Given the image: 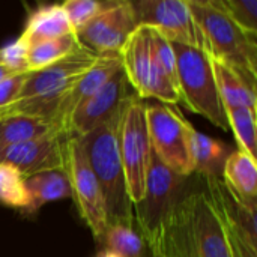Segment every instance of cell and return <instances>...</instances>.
Masks as SVG:
<instances>
[{
    "label": "cell",
    "instance_id": "1",
    "mask_svg": "<svg viewBox=\"0 0 257 257\" xmlns=\"http://www.w3.org/2000/svg\"><path fill=\"white\" fill-rule=\"evenodd\" d=\"M161 257H233L226 224L205 187L188 190L179 202Z\"/></svg>",
    "mask_w": 257,
    "mask_h": 257
},
{
    "label": "cell",
    "instance_id": "2",
    "mask_svg": "<svg viewBox=\"0 0 257 257\" xmlns=\"http://www.w3.org/2000/svg\"><path fill=\"white\" fill-rule=\"evenodd\" d=\"M120 110L93 131L80 137L87 163L101 188L108 224H134L133 203L128 196L125 173L117 146Z\"/></svg>",
    "mask_w": 257,
    "mask_h": 257
},
{
    "label": "cell",
    "instance_id": "3",
    "mask_svg": "<svg viewBox=\"0 0 257 257\" xmlns=\"http://www.w3.org/2000/svg\"><path fill=\"white\" fill-rule=\"evenodd\" d=\"M187 179L169 170L152 152L143 199L133 206L134 224L152 257H161L167 229L188 191Z\"/></svg>",
    "mask_w": 257,
    "mask_h": 257
},
{
    "label": "cell",
    "instance_id": "4",
    "mask_svg": "<svg viewBox=\"0 0 257 257\" xmlns=\"http://www.w3.org/2000/svg\"><path fill=\"white\" fill-rule=\"evenodd\" d=\"M96 59L95 53L80 47L68 57L41 71L29 72L17 101L3 108L5 113L39 116L51 122L60 99L90 69Z\"/></svg>",
    "mask_w": 257,
    "mask_h": 257
},
{
    "label": "cell",
    "instance_id": "5",
    "mask_svg": "<svg viewBox=\"0 0 257 257\" xmlns=\"http://www.w3.org/2000/svg\"><path fill=\"white\" fill-rule=\"evenodd\" d=\"M203 39V51L253 78H257V41L238 27L214 0H188Z\"/></svg>",
    "mask_w": 257,
    "mask_h": 257
},
{
    "label": "cell",
    "instance_id": "6",
    "mask_svg": "<svg viewBox=\"0 0 257 257\" xmlns=\"http://www.w3.org/2000/svg\"><path fill=\"white\" fill-rule=\"evenodd\" d=\"M117 146L133 206L143 199L151 167L152 146L146 122V101L131 93L122 104L117 123Z\"/></svg>",
    "mask_w": 257,
    "mask_h": 257
},
{
    "label": "cell",
    "instance_id": "7",
    "mask_svg": "<svg viewBox=\"0 0 257 257\" xmlns=\"http://www.w3.org/2000/svg\"><path fill=\"white\" fill-rule=\"evenodd\" d=\"M173 48L178 60L179 102L215 126L229 130L208 54L199 48L178 44H173Z\"/></svg>",
    "mask_w": 257,
    "mask_h": 257
},
{
    "label": "cell",
    "instance_id": "8",
    "mask_svg": "<svg viewBox=\"0 0 257 257\" xmlns=\"http://www.w3.org/2000/svg\"><path fill=\"white\" fill-rule=\"evenodd\" d=\"M71 185L74 199L81 218L90 229L98 242H102L108 227L104 197L98 181L87 163L80 137L65 136L63 140V169Z\"/></svg>",
    "mask_w": 257,
    "mask_h": 257
},
{
    "label": "cell",
    "instance_id": "9",
    "mask_svg": "<svg viewBox=\"0 0 257 257\" xmlns=\"http://www.w3.org/2000/svg\"><path fill=\"white\" fill-rule=\"evenodd\" d=\"M146 122L152 152L172 172L181 176L194 173L185 122L173 107L161 102H146Z\"/></svg>",
    "mask_w": 257,
    "mask_h": 257
},
{
    "label": "cell",
    "instance_id": "10",
    "mask_svg": "<svg viewBox=\"0 0 257 257\" xmlns=\"http://www.w3.org/2000/svg\"><path fill=\"white\" fill-rule=\"evenodd\" d=\"M133 6L139 26L157 32L172 44L203 51V39L188 0H143L133 2Z\"/></svg>",
    "mask_w": 257,
    "mask_h": 257
},
{
    "label": "cell",
    "instance_id": "11",
    "mask_svg": "<svg viewBox=\"0 0 257 257\" xmlns=\"http://www.w3.org/2000/svg\"><path fill=\"white\" fill-rule=\"evenodd\" d=\"M137 26L133 2H110V5L75 36L81 47L96 56L119 53Z\"/></svg>",
    "mask_w": 257,
    "mask_h": 257
},
{
    "label": "cell",
    "instance_id": "12",
    "mask_svg": "<svg viewBox=\"0 0 257 257\" xmlns=\"http://www.w3.org/2000/svg\"><path fill=\"white\" fill-rule=\"evenodd\" d=\"M130 95V84L120 68L99 90L75 108L63 128V136L83 137L93 131L111 119Z\"/></svg>",
    "mask_w": 257,
    "mask_h": 257
},
{
    "label": "cell",
    "instance_id": "13",
    "mask_svg": "<svg viewBox=\"0 0 257 257\" xmlns=\"http://www.w3.org/2000/svg\"><path fill=\"white\" fill-rule=\"evenodd\" d=\"M63 140V134L51 133L48 136L2 149L0 163L14 166L24 178L42 172L62 170Z\"/></svg>",
    "mask_w": 257,
    "mask_h": 257
},
{
    "label": "cell",
    "instance_id": "14",
    "mask_svg": "<svg viewBox=\"0 0 257 257\" xmlns=\"http://www.w3.org/2000/svg\"><path fill=\"white\" fill-rule=\"evenodd\" d=\"M120 68L122 66L119 53L98 56L96 62L90 66V69L60 99L51 117V123L54 125V128L60 134H63V128L69 116L75 111V108L87 98H90L96 90H99L117 71H120Z\"/></svg>",
    "mask_w": 257,
    "mask_h": 257
},
{
    "label": "cell",
    "instance_id": "15",
    "mask_svg": "<svg viewBox=\"0 0 257 257\" xmlns=\"http://www.w3.org/2000/svg\"><path fill=\"white\" fill-rule=\"evenodd\" d=\"M119 56L122 71L133 92L143 101L149 99V84L154 74L151 30L137 26L120 48Z\"/></svg>",
    "mask_w": 257,
    "mask_h": 257
},
{
    "label": "cell",
    "instance_id": "16",
    "mask_svg": "<svg viewBox=\"0 0 257 257\" xmlns=\"http://www.w3.org/2000/svg\"><path fill=\"white\" fill-rule=\"evenodd\" d=\"M209 62L223 107H245L256 111V78L215 59L209 57Z\"/></svg>",
    "mask_w": 257,
    "mask_h": 257
},
{
    "label": "cell",
    "instance_id": "17",
    "mask_svg": "<svg viewBox=\"0 0 257 257\" xmlns=\"http://www.w3.org/2000/svg\"><path fill=\"white\" fill-rule=\"evenodd\" d=\"M185 130L194 173L202 178H221L223 166L230 154L227 146L199 133L188 120L185 122Z\"/></svg>",
    "mask_w": 257,
    "mask_h": 257
},
{
    "label": "cell",
    "instance_id": "18",
    "mask_svg": "<svg viewBox=\"0 0 257 257\" xmlns=\"http://www.w3.org/2000/svg\"><path fill=\"white\" fill-rule=\"evenodd\" d=\"M224 185L244 203L257 205V166L256 160L236 149L229 154L223 166Z\"/></svg>",
    "mask_w": 257,
    "mask_h": 257
},
{
    "label": "cell",
    "instance_id": "19",
    "mask_svg": "<svg viewBox=\"0 0 257 257\" xmlns=\"http://www.w3.org/2000/svg\"><path fill=\"white\" fill-rule=\"evenodd\" d=\"M68 35L75 33L62 5H47L32 12V15L27 18L21 38L29 45H33L41 41L62 38Z\"/></svg>",
    "mask_w": 257,
    "mask_h": 257
},
{
    "label": "cell",
    "instance_id": "20",
    "mask_svg": "<svg viewBox=\"0 0 257 257\" xmlns=\"http://www.w3.org/2000/svg\"><path fill=\"white\" fill-rule=\"evenodd\" d=\"M51 133L59 131L45 117L21 113L6 114L0 119V151L48 136Z\"/></svg>",
    "mask_w": 257,
    "mask_h": 257
},
{
    "label": "cell",
    "instance_id": "21",
    "mask_svg": "<svg viewBox=\"0 0 257 257\" xmlns=\"http://www.w3.org/2000/svg\"><path fill=\"white\" fill-rule=\"evenodd\" d=\"M26 188L29 193L27 214L38 211L41 206L71 197V185L63 170H51L32 175L26 178Z\"/></svg>",
    "mask_w": 257,
    "mask_h": 257
},
{
    "label": "cell",
    "instance_id": "22",
    "mask_svg": "<svg viewBox=\"0 0 257 257\" xmlns=\"http://www.w3.org/2000/svg\"><path fill=\"white\" fill-rule=\"evenodd\" d=\"M80 47L81 45L75 35H68V36H62V38L36 42L29 47L26 71L27 72L41 71V69L68 57L69 54L77 51Z\"/></svg>",
    "mask_w": 257,
    "mask_h": 257
},
{
    "label": "cell",
    "instance_id": "23",
    "mask_svg": "<svg viewBox=\"0 0 257 257\" xmlns=\"http://www.w3.org/2000/svg\"><path fill=\"white\" fill-rule=\"evenodd\" d=\"M104 250L120 257H152L136 224H108L102 238Z\"/></svg>",
    "mask_w": 257,
    "mask_h": 257
},
{
    "label": "cell",
    "instance_id": "24",
    "mask_svg": "<svg viewBox=\"0 0 257 257\" xmlns=\"http://www.w3.org/2000/svg\"><path fill=\"white\" fill-rule=\"evenodd\" d=\"M224 114L227 126L238 142V149L256 160V111L245 107H224Z\"/></svg>",
    "mask_w": 257,
    "mask_h": 257
},
{
    "label": "cell",
    "instance_id": "25",
    "mask_svg": "<svg viewBox=\"0 0 257 257\" xmlns=\"http://www.w3.org/2000/svg\"><path fill=\"white\" fill-rule=\"evenodd\" d=\"M0 202L24 212L29 208L26 178L14 166L6 163H0Z\"/></svg>",
    "mask_w": 257,
    "mask_h": 257
},
{
    "label": "cell",
    "instance_id": "26",
    "mask_svg": "<svg viewBox=\"0 0 257 257\" xmlns=\"http://www.w3.org/2000/svg\"><path fill=\"white\" fill-rule=\"evenodd\" d=\"M244 32L257 36V0H214Z\"/></svg>",
    "mask_w": 257,
    "mask_h": 257
},
{
    "label": "cell",
    "instance_id": "27",
    "mask_svg": "<svg viewBox=\"0 0 257 257\" xmlns=\"http://www.w3.org/2000/svg\"><path fill=\"white\" fill-rule=\"evenodd\" d=\"M66 17L71 23L74 33L77 35L83 27H86L95 17H98L110 2H98V0H66L60 3Z\"/></svg>",
    "mask_w": 257,
    "mask_h": 257
},
{
    "label": "cell",
    "instance_id": "28",
    "mask_svg": "<svg viewBox=\"0 0 257 257\" xmlns=\"http://www.w3.org/2000/svg\"><path fill=\"white\" fill-rule=\"evenodd\" d=\"M151 47L155 62L164 71V74L169 77V80L178 90V60H176L173 44L166 38H163L161 35H158L157 32L151 30Z\"/></svg>",
    "mask_w": 257,
    "mask_h": 257
},
{
    "label": "cell",
    "instance_id": "29",
    "mask_svg": "<svg viewBox=\"0 0 257 257\" xmlns=\"http://www.w3.org/2000/svg\"><path fill=\"white\" fill-rule=\"evenodd\" d=\"M29 44L20 36L18 39L6 44L0 48V63L8 68L11 72H27L26 71V60Z\"/></svg>",
    "mask_w": 257,
    "mask_h": 257
},
{
    "label": "cell",
    "instance_id": "30",
    "mask_svg": "<svg viewBox=\"0 0 257 257\" xmlns=\"http://www.w3.org/2000/svg\"><path fill=\"white\" fill-rule=\"evenodd\" d=\"M27 74L29 72H15L0 80V110L11 107L17 101Z\"/></svg>",
    "mask_w": 257,
    "mask_h": 257
},
{
    "label": "cell",
    "instance_id": "31",
    "mask_svg": "<svg viewBox=\"0 0 257 257\" xmlns=\"http://www.w3.org/2000/svg\"><path fill=\"white\" fill-rule=\"evenodd\" d=\"M11 74H15V72H11L8 68H5V66L0 63V80L6 78V77H8V75H11Z\"/></svg>",
    "mask_w": 257,
    "mask_h": 257
},
{
    "label": "cell",
    "instance_id": "32",
    "mask_svg": "<svg viewBox=\"0 0 257 257\" xmlns=\"http://www.w3.org/2000/svg\"><path fill=\"white\" fill-rule=\"evenodd\" d=\"M96 257H120V256H117L116 253H111V251H108V250H102L99 254Z\"/></svg>",
    "mask_w": 257,
    "mask_h": 257
},
{
    "label": "cell",
    "instance_id": "33",
    "mask_svg": "<svg viewBox=\"0 0 257 257\" xmlns=\"http://www.w3.org/2000/svg\"><path fill=\"white\" fill-rule=\"evenodd\" d=\"M5 116H6L5 110H0V119H2V117H5Z\"/></svg>",
    "mask_w": 257,
    "mask_h": 257
}]
</instances>
